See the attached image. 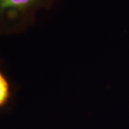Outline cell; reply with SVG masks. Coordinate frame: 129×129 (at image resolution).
Returning a JSON list of instances; mask_svg holds the SVG:
<instances>
[{
    "instance_id": "7a4b0ae2",
    "label": "cell",
    "mask_w": 129,
    "mask_h": 129,
    "mask_svg": "<svg viewBox=\"0 0 129 129\" xmlns=\"http://www.w3.org/2000/svg\"><path fill=\"white\" fill-rule=\"evenodd\" d=\"M10 91L9 83L4 75L0 72V108L7 103Z\"/></svg>"
},
{
    "instance_id": "6da1fadb",
    "label": "cell",
    "mask_w": 129,
    "mask_h": 129,
    "mask_svg": "<svg viewBox=\"0 0 129 129\" xmlns=\"http://www.w3.org/2000/svg\"><path fill=\"white\" fill-rule=\"evenodd\" d=\"M53 0H0V33L14 32L28 26L39 9Z\"/></svg>"
}]
</instances>
